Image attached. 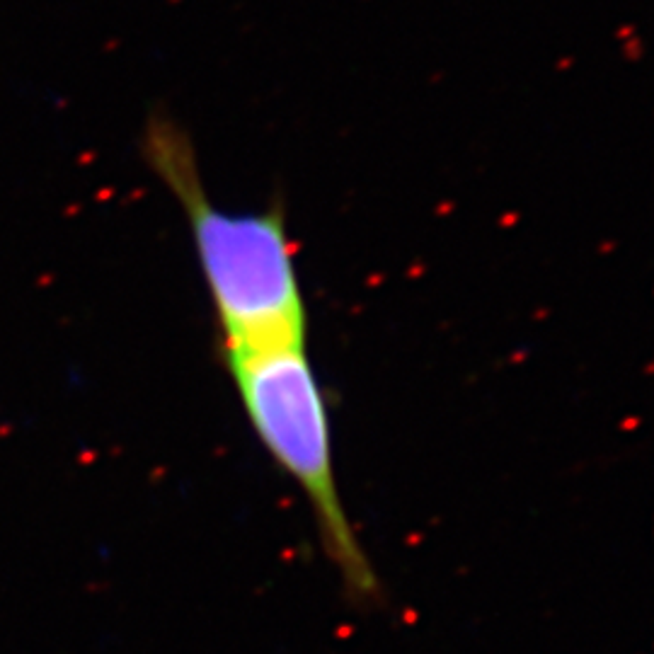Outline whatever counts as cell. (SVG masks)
Listing matches in <instances>:
<instances>
[{
    "label": "cell",
    "instance_id": "cell-1",
    "mask_svg": "<svg viewBox=\"0 0 654 654\" xmlns=\"http://www.w3.org/2000/svg\"><path fill=\"white\" fill-rule=\"evenodd\" d=\"M143 153L189 223L223 349L308 342V308L283 206L231 211L204 189L192 139L153 116Z\"/></svg>",
    "mask_w": 654,
    "mask_h": 654
},
{
    "label": "cell",
    "instance_id": "cell-2",
    "mask_svg": "<svg viewBox=\"0 0 654 654\" xmlns=\"http://www.w3.org/2000/svg\"><path fill=\"white\" fill-rule=\"evenodd\" d=\"M221 354L257 441L311 504L325 557L347 594L361 603L378 601V575L337 488L329 407L308 342L223 349Z\"/></svg>",
    "mask_w": 654,
    "mask_h": 654
}]
</instances>
